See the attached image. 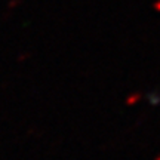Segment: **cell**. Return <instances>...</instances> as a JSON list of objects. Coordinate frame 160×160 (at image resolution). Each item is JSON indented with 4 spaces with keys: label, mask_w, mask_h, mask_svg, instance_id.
Masks as SVG:
<instances>
[{
    "label": "cell",
    "mask_w": 160,
    "mask_h": 160,
    "mask_svg": "<svg viewBox=\"0 0 160 160\" xmlns=\"http://www.w3.org/2000/svg\"><path fill=\"white\" fill-rule=\"evenodd\" d=\"M139 98H141V95H139V93H132L131 97L128 98V99H126V104H128V105H132V104H135L138 101V99H139Z\"/></svg>",
    "instance_id": "1"
},
{
    "label": "cell",
    "mask_w": 160,
    "mask_h": 160,
    "mask_svg": "<svg viewBox=\"0 0 160 160\" xmlns=\"http://www.w3.org/2000/svg\"><path fill=\"white\" fill-rule=\"evenodd\" d=\"M150 99V101H151V102L153 104H157L160 101V97H151V95H148V97H147Z\"/></svg>",
    "instance_id": "2"
},
{
    "label": "cell",
    "mask_w": 160,
    "mask_h": 160,
    "mask_svg": "<svg viewBox=\"0 0 160 160\" xmlns=\"http://www.w3.org/2000/svg\"><path fill=\"white\" fill-rule=\"evenodd\" d=\"M156 160H160V156H157V157H156Z\"/></svg>",
    "instance_id": "3"
}]
</instances>
